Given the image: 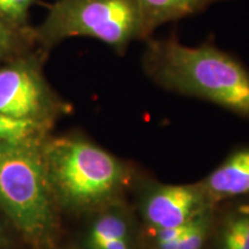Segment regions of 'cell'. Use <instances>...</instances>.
<instances>
[{"label": "cell", "mask_w": 249, "mask_h": 249, "mask_svg": "<svg viewBox=\"0 0 249 249\" xmlns=\"http://www.w3.org/2000/svg\"><path fill=\"white\" fill-rule=\"evenodd\" d=\"M143 68L157 85L249 118V71L216 46H186L177 37L148 38Z\"/></svg>", "instance_id": "obj_1"}, {"label": "cell", "mask_w": 249, "mask_h": 249, "mask_svg": "<svg viewBox=\"0 0 249 249\" xmlns=\"http://www.w3.org/2000/svg\"><path fill=\"white\" fill-rule=\"evenodd\" d=\"M43 158L52 193L73 209H90L116 200L129 180L121 161L80 140H54Z\"/></svg>", "instance_id": "obj_2"}, {"label": "cell", "mask_w": 249, "mask_h": 249, "mask_svg": "<svg viewBox=\"0 0 249 249\" xmlns=\"http://www.w3.org/2000/svg\"><path fill=\"white\" fill-rule=\"evenodd\" d=\"M52 195L43 154L34 142H0V209L29 239L51 234Z\"/></svg>", "instance_id": "obj_3"}, {"label": "cell", "mask_w": 249, "mask_h": 249, "mask_svg": "<svg viewBox=\"0 0 249 249\" xmlns=\"http://www.w3.org/2000/svg\"><path fill=\"white\" fill-rule=\"evenodd\" d=\"M37 36L48 45L70 37H91L120 54L133 40L145 39L135 0H57Z\"/></svg>", "instance_id": "obj_4"}, {"label": "cell", "mask_w": 249, "mask_h": 249, "mask_svg": "<svg viewBox=\"0 0 249 249\" xmlns=\"http://www.w3.org/2000/svg\"><path fill=\"white\" fill-rule=\"evenodd\" d=\"M214 203L204 189L194 186H157L142 201V216L150 230L183 225L211 213Z\"/></svg>", "instance_id": "obj_5"}, {"label": "cell", "mask_w": 249, "mask_h": 249, "mask_svg": "<svg viewBox=\"0 0 249 249\" xmlns=\"http://www.w3.org/2000/svg\"><path fill=\"white\" fill-rule=\"evenodd\" d=\"M51 105V93L35 67L18 64L0 70V113L42 120Z\"/></svg>", "instance_id": "obj_6"}, {"label": "cell", "mask_w": 249, "mask_h": 249, "mask_svg": "<svg viewBox=\"0 0 249 249\" xmlns=\"http://www.w3.org/2000/svg\"><path fill=\"white\" fill-rule=\"evenodd\" d=\"M200 186L218 202L249 193V148L236 151L208 176Z\"/></svg>", "instance_id": "obj_7"}, {"label": "cell", "mask_w": 249, "mask_h": 249, "mask_svg": "<svg viewBox=\"0 0 249 249\" xmlns=\"http://www.w3.org/2000/svg\"><path fill=\"white\" fill-rule=\"evenodd\" d=\"M141 12L145 39L158 27L203 12L216 2L227 0H135Z\"/></svg>", "instance_id": "obj_8"}, {"label": "cell", "mask_w": 249, "mask_h": 249, "mask_svg": "<svg viewBox=\"0 0 249 249\" xmlns=\"http://www.w3.org/2000/svg\"><path fill=\"white\" fill-rule=\"evenodd\" d=\"M222 249H249V208L227 216L222 229Z\"/></svg>", "instance_id": "obj_9"}, {"label": "cell", "mask_w": 249, "mask_h": 249, "mask_svg": "<svg viewBox=\"0 0 249 249\" xmlns=\"http://www.w3.org/2000/svg\"><path fill=\"white\" fill-rule=\"evenodd\" d=\"M111 239H129V223L121 213L102 214L91 226L88 244Z\"/></svg>", "instance_id": "obj_10"}, {"label": "cell", "mask_w": 249, "mask_h": 249, "mask_svg": "<svg viewBox=\"0 0 249 249\" xmlns=\"http://www.w3.org/2000/svg\"><path fill=\"white\" fill-rule=\"evenodd\" d=\"M40 132V120L15 119L0 113V142L30 143Z\"/></svg>", "instance_id": "obj_11"}, {"label": "cell", "mask_w": 249, "mask_h": 249, "mask_svg": "<svg viewBox=\"0 0 249 249\" xmlns=\"http://www.w3.org/2000/svg\"><path fill=\"white\" fill-rule=\"evenodd\" d=\"M211 213L202 214L189 224L186 232L170 244L158 246L160 249H202L210 227Z\"/></svg>", "instance_id": "obj_12"}, {"label": "cell", "mask_w": 249, "mask_h": 249, "mask_svg": "<svg viewBox=\"0 0 249 249\" xmlns=\"http://www.w3.org/2000/svg\"><path fill=\"white\" fill-rule=\"evenodd\" d=\"M36 1L37 0H0V17L8 22H23L28 11Z\"/></svg>", "instance_id": "obj_13"}, {"label": "cell", "mask_w": 249, "mask_h": 249, "mask_svg": "<svg viewBox=\"0 0 249 249\" xmlns=\"http://www.w3.org/2000/svg\"><path fill=\"white\" fill-rule=\"evenodd\" d=\"M14 42V34L8 21L0 17V58L11 50Z\"/></svg>", "instance_id": "obj_14"}, {"label": "cell", "mask_w": 249, "mask_h": 249, "mask_svg": "<svg viewBox=\"0 0 249 249\" xmlns=\"http://www.w3.org/2000/svg\"><path fill=\"white\" fill-rule=\"evenodd\" d=\"M91 249H130L129 239H111L89 244Z\"/></svg>", "instance_id": "obj_15"}]
</instances>
